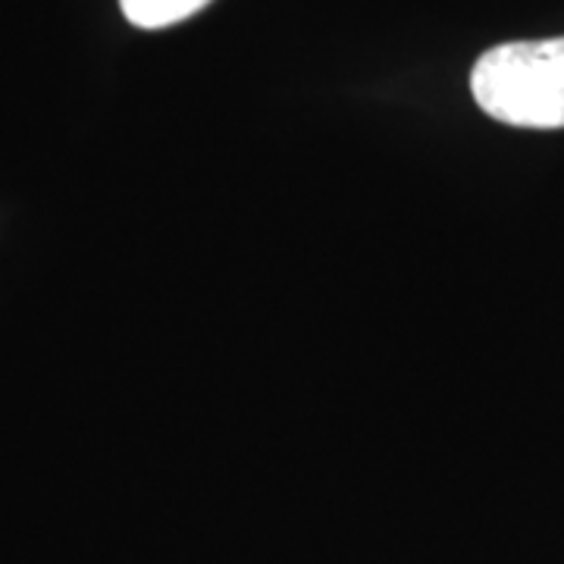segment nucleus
I'll return each instance as SVG.
<instances>
[{
	"label": "nucleus",
	"instance_id": "obj_1",
	"mask_svg": "<svg viewBox=\"0 0 564 564\" xmlns=\"http://www.w3.org/2000/svg\"><path fill=\"white\" fill-rule=\"evenodd\" d=\"M470 91L492 120L564 129V39L511 41L474 63Z\"/></svg>",
	"mask_w": 564,
	"mask_h": 564
},
{
	"label": "nucleus",
	"instance_id": "obj_2",
	"mask_svg": "<svg viewBox=\"0 0 564 564\" xmlns=\"http://www.w3.org/2000/svg\"><path fill=\"white\" fill-rule=\"evenodd\" d=\"M210 0H120L126 20L139 29H166L195 17Z\"/></svg>",
	"mask_w": 564,
	"mask_h": 564
}]
</instances>
